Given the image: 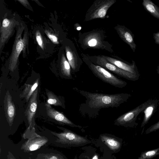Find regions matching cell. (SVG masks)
<instances>
[{
	"mask_svg": "<svg viewBox=\"0 0 159 159\" xmlns=\"http://www.w3.org/2000/svg\"><path fill=\"white\" fill-rule=\"evenodd\" d=\"M78 92L84 97L85 102L80 105L79 111L83 115L90 117H96L100 110L102 108H117L127 101L131 95L125 93L113 94L92 93L77 89Z\"/></svg>",
	"mask_w": 159,
	"mask_h": 159,
	"instance_id": "obj_1",
	"label": "cell"
},
{
	"mask_svg": "<svg viewBox=\"0 0 159 159\" xmlns=\"http://www.w3.org/2000/svg\"><path fill=\"white\" fill-rule=\"evenodd\" d=\"M78 42L84 50L88 49L105 50L112 53V45L105 41V31L102 30L94 29L78 34Z\"/></svg>",
	"mask_w": 159,
	"mask_h": 159,
	"instance_id": "obj_2",
	"label": "cell"
},
{
	"mask_svg": "<svg viewBox=\"0 0 159 159\" xmlns=\"http://www.w3.org/2000/svg\"><path fill=\"white\" fill-rule=\"evenodd\" d=\"M81 56L83 62L96 77L117 88H122L127 85L126 81L119 79L102 67L93 63L85 56L84 53H82Z\"/></svg>",
	"mask_w": 159,
	"mask_h": 159,
	"instance_id": "obj_3",
	"label": "cell"
},
{
	"mask_svg": "<svg viewBox=\"0 0 159 159\" xmlns=\"http://www.w3.org/2000/svg\"><path fill=\"white\" fill-rule=\"evenodd\" d=\"M116 2V0H95L86 12L84 21L106 18L108 10Z\"/></svg>",
	"mask_w": 159,
	"mask_h": 159,
	"instance_id": "obj_4",
	"label": "cell"
},
{
	"mask_svg": "<svg viewBox=\"0 0 159 159\" xmlns=\"http://www.w3.org/2000/svg\"><path fill=\"white\" fill-rule=\"evenodd\" d=\"M85 56L93 64L100 66L108 71L127 80L136 81L139 77L119 68L107 61L101 55L90 56L84 54Z\"/></svg>",
	"mask_w": 159,
	"mask_h": 159,
	"instance_id": "obj_5",
	"label": "cell"
},
{
	"mask_svg": "<svg viewBox=\"0 0 159 159\" xmlns=\"http://www.w3.org/2000/svg\"><path fill=\"white\" fill-rule=\"evenodd\" d=\"M152 99H149L137 107L119 116L114 121V124L125 127H134L138 125L136 122L139 115L142 112Z\"/></svg>",
	"mask_w": 159,
	"mask_h": 159,
	"instance_id": "obj_6",
	"label": "cell"
},
{
	"mask_svg": "<svg viewBox=\"0 0 159 159\" xmlns=\"http://www.w3.org/2000/svg\"><path fill=\"white\" fill-rule=\"evenodd\" d=\"M23 28V27L19 28L10 57L9 69L12 71H13L16 68L19 56L21 51L25 49L26 45L27 38L25 35L23 39L21 38Z\"/></svg>",
	"mask_w": 159,
	"mask_h": 159,
	"instance_id": "obj_7",
	"label": "cell"
},
{
	"mask_svg": "<svg viewBox=\"0 0 159 159\" xmlns=\"http://www.w3.org/2000/svg\"><path fill=\"white\" fill-rule=\"evenodd\" d=\"M64 49L72 72H77L80 70L83 61L80 57L74 44L70 41L67 42L64 45Z\"/></svg>",
	"mask_w": 159,
	"mask_h": 159,
	"instance_id": "obj_8",
	"label": "cell"
},
{
	"mask_svg": "<svg viewBox=\"0 0 159 159\" xmlns=\"http://www.w3.org/2000/svg\"><path fill=\"white\" fill-rule=\"evenodd\" d=\"M53 133L58 137L60 142L65 144L73 146H79L90 143V141L85 138L66 129H65L64 132L60 133Z\"/></svg>",
	"mask_w": 159,
	"mask_h": 159,
	"instance_id": "obj_9",
	"label": "cell"
},
{
	"mask_svg": "<svg viewBox=\"0 0 159 159\" xmlns=\"http://www.w3.org/2000/svg\"><path fill=\"white\" fill-rule=\"evenodd\" d=\"M101 56L107 61L120 69L139 77L140 75L134 61L132 60V63H130L116 56H108L104 55Z\"/></svg>",
	"mask_w": 159,
	"mask_h": 159,
	"instance_id": "obj_10",
	"label": "cell"
},
{
	"mask_svg": "<svg viewBox=\"0 0 159 159\" xmlns=\"http://www.w3.org/2000/svg\"><path fill=\"white\" fill-rule=\"evenodd\" d=\"M114 29L120 38L134 52L137 46L134 41V35L131 31L124 25L119 24L117 25Z\"/></svg>",
	"mask_w": 159,
	"mask_h": 159,
	"instance_id": "obj_11",
	"label": "cell"
},
{
	"mask_svg": "<svg viewBox=\"0 0 159 159\" xmlns=\"http://www.w3.org/2000/svg\"><path fill=\"white\" fill-rule=\"evenodd\" d=\"M47 114L51 118L61 123L72 127L80 128L83 127L75 124L69 120L63 114L55 110L51 105L48 103L45 104Z\"/></svg>",
	"mask_w": 159,
	"mask_h": 159,
	"instance_id": "obj_12",
	"label": "cell"
},
{
	"mask_svg": "<svg viewBox=\"0 0 159 159\" xmlns=\"http://www.w3.org/2000/svg\"><path fill=\"white\" fill-rule=\"evenodd\" d=\"M38 93V89L37 88L30 98L25 112L29 125V127L30 128L32 127L33 119L37 109Z\"/></svg>",
	"mask_w": 159,
	"mask_h": 159,
	"instance_id": "obj_13",
	"label": "cell"
},
{
	"mask_svg": "<svg viewBox=\"0 0 159 159\" xmlns=\"http://www.w3.org/2000/svg\"><path fill=\"white\" fill-rule=\"evenodd\" d=\"M4 109L7 120L10 125L13 122L16 112V108L12 97L9 92L6 93L4 100Z\"/></svg>",
	"mask_w": 159,
	"mask_h": 159,
	"instance_id": "obj_14",
	"label": "cell"
},
{
	"mask_svg": "<svg viewBox=\"0 0 159 159\" xmlns=\"http://www.w3.org/2000/svg\"><path fill=\"white\" fill-rule=\"evenodd\" d=\"M14 22L13 20L7 18L3 19L1 28L0 50L9 38L13 30Z\"/></svg>",
	"mask_w": 159,
	"mask_h": 159,
	"instance_id": "obj_15",
	"label": "cell"
},
{
	"mask_svg": "<svg viewBox=\"0 0 159 159\" xmlns=\"http://www.w3.org/2000/svg\"><path fill=\"white\" fill-rule=\"evenodd\" d=\"M159 100L152 99L151 102L148 105L143 112L144 114L143 120L141 127H144L147 124L150 118L156 111L158 105Z\"/></svg>",
	"mask_w": 159,
	"mask_h": 159,
	"instance_id": "obj_16",
	"label": "cell"
},
{
	"mask_svg": "<svg viewBox=\"0 0 159 159\" xmlns=\"http://www.w3.org/2000/svg\"><path fill=\"white\" fill-rule=\"evenodd\" d=\"M60 63L61 71L63 75L66 78L71 79V68L63 52L61 54Z\"/></svg>",
	"mask_w": 159,
	"mask_h": 159,
	"instance_id": "obj_17",
	"label": "cell"
},
{
	"mask_svg": "<svg viewBox=\"0 0 159 159\" xmlns=\"http://www.w3.org/2000/svg\"><path fill=\"white\" fill-rule=\"evenodd\" d=\"M39 84V79H37L32 84H25V88L20 95V97L25 98L26 101L28 102L37 88Z\"/></svg>",
	"mask_w": 159,
	"mask_h": 159,
	"instance_id": "obj_18",
	"label": "cell"
},
{
	"mask_svg": "<svg viewBox=\"0 0 159 159\" xmlns=\"http://www.w3.org/2000/svg\"><path fill=\"white\" fill-rule=\"evenodd\" d=\"M142 5L146 10L154 17L159 19V7L150 0H143Z\"/></svg>",
	"mask_w": 159,
	"mask_h": 159,
	"instance_id": "obj_19",
	"label": "cell"
},
{
	"mask_svg": "<svg viewBox=\"0 0 159 159\" xmlns=\"http://www.w3.org/2000/svg\"><path fill=\"white\" fill-rule=\"evenodd\" d=\"M101 137L102 140L111 150H116L120 147V143L116 139L105 135H102Z\"/></svg>",
	"mask_w": 159,
	"mask_h": 159,
	"instance_id": "obj_20",
	"label": "cell"
},
{
	"mask_svg": "<svg viewBox=\"0 0 159 159\" xmlns=\"http://www.w3.org/2000/svg\"><path fill=\"white\" fill-rule=\"evenodd\" d=\"M159 155V147L142 152L137 159H151Z\"/></svg>",
	"mask_w": 159,
	"mask_h": 159,
	"instance_id": "obj_21",
	"label": "cell"
},
{
	"mask_svg": "<svg viewBox=\"0 0 159 159\" xmlns=\"http://www.w3.org/2000/svg\"><path fill=\"white\" fill-rule=\"evenodd\" d=\"M47 94L48 98L47 103L56 106H63V104L54 93L48 92Z\"/></svg>",
	"mask_w": 159,
	"mask_h": 159,
	"instance_id": "obj_22",
	"label": "cell"
},
{
	"mask_svg": "<svg viewBox=\"0 0 159 159\" xmlns=\"http://www.w3.org/2000/svg\"><path fill=\"white\" fill-rule=\"evenodd\" d=\"M35 37L38 44L42 49L44 50V44L43 37L39 30H37L36 31Z\"/></svg>",
	"mask_w": 159,
	"mask_h": 159,
	"instance_id": "obj_23",
	"label": "cell"
},
{
	"mask_svg": "<svg viewBox=\"0 0 159 159\" xmlns=\"http://www.w3.org/2000/svg\"><path fill=\"white\" fill-rule=\"evenodd\" d=\"M45 33L48 37L53 43L58 44L59 43L58 38L55 34L46 30H45Z\"/></svg>",
	"mask_w": 159,
	"mask_h": 159,
	"instance_id": "obj_24",
	"label": "cell"
},
{
	"mask_svg": "<svg viewBox=\"0 0 159 159\" xmlns=\"http://www.w3.org/2000/svg\"><path fill=\"white\" fill-rule=\"evenodd\" d=\"M159 129V121L151 126L145 131V134H148Z\"/></svg>",
	"mask_w": 159,
	"mask_h": 159,
	"instance_id": "obj_25",
	"label": "cell"
},
{
	"mask_svg": "<svg viewBox=\"0 0 159 159\" xmlns=\"http://www.w3.org/2000/svg\"><path fill=\"white\" fill-rule=\"evenodd\" d=\"M153 37L155 40V43L159 45V32L154 33L153 34Z\"/></svg>",
	"mask_w": 159,
	"mask_h": 159,
	"instance_id": "obj_26",
	"label": "cell"
},
{
	"mask_svg": "<svg viewBox=\"0 0 159 159\" xmlns=\"http://www.w3.org/2000/svg\"><path fill=\"white\" fill-rule=\"evenodd\" d=\"M25 7H26L29 4L28 1L27 0H18Z\"/></svg>",
	"mask_w": 159,
	"mask_h": 159,
	"instance_id": "obj_27",
	"label": "cell"
},
{
	"mask_svg": "<svg viewBox=\"0 0 159 159\" xmlns=\"http://www.w3.org/2000/svg\"><path fill=\"white\" fill-rule=\"evenodd\" d=\"M48 159H58L57 157H56L55 156H52L51 157H50V158H48Z\"/></svg>",
	"mask_w": 159,
	"mask_h": 159,
	"instance_id": "obj_28",
	"label": "cell"
},
{
	"mask_svg": "<svg viewBox=\"0 0 159 159\" xmlns=\"http://www.w3.org/2000/svg\"><path fill=\"white\" fill-rule=\"evenodd\" d=\"M92 159H98V156L95 155L93 156Z\"/></svg>",
	"mask_w": 159,
	"mask_h": 159,
	"instance_id": "obj_29",
	"label": "cell"
},
{
	"mask_svg": "<svg viewBox=\"0 0 159 159\" xmlns=\"http://www.w3.org/2000/svg\"><path fill=\"white\" fill-rule=\"evenodd\" d=\"M81 27L80 26H77L76 28V29L78 30H80L81 29Z\"/></svg>",
	"mask_w": 159,
	"mask_h": 159,
	"instance_id": "obj_30",
	"label": "cell"
},
{
	"mask_svg": "<svg viewBox=\"0 0 159 159\" xmlns=\"http://www.w3.org/2000/svg\"><path fill=\"white\" fill-rule=\"evenodd\" d=\"M157 73H158V74L159 75V65L157 66Z\"/></svg>",
	"mask_w": 159,
	"mask_h": 159,
	"instance_id": "obj_31",
	"label": "cell"
}]
</instances>
